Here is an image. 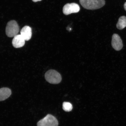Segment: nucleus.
Returning <instances> with one entry per match:
<instances>
[{"label": "nucleus", "instance_id": "obj_1", "mask_svg": "<svg viewBox=\"0 0 126 126\" xmlns=\"http://www.w3.org/2000/svg\"><path fill=\"white\" fill-rule=\"evenodd\" d=\"M81 5L89 10H95L100 8L105 4V0H79Z\"/></svg>", "mask_w": 126, "mask_h": 126}, {"label": "nucleus", "instance_id": "obj_2", "mask_svg": "<svg viewBox=\"0 0 126 126\" xmlns=\"http://www.w3.org/2000/svg\"><path fill=\"white\" fill-rule=\"evenodd\" d=\"M45 78L48 82L53 84H59L62 81V77L57 71L53 70H49L46 73Z\"/></svg>", "mask_w": 126, "mask_h": 126}, {"label": "nucleus", "instance_id": "obj_3", "mask_svg": "<svg viewBox=\"0 0 126 126\" xmlns=\"http://www.w3.org/2000/svg\"><path fill=\"white\" fill-rule=\"evenodd\" d=\"M19 31V27L17 22L11 20L8 23L6 28V35L9 37H14L17 35Z\"/></svg>", "mask_w": 126, "mask_h": 126}, {"label": "nucleus", "instance_id": "obj_4", "mask_svg": "<svg viewBox=\"0 0 126 126\" xmlns=\"http://www.w3.org/2000/svg\"><path fill=\"white\" fill-rule=\"evenodd\" d=\"M59 123L56 118L48 114L37 123V126H58Z\"/></svg>", "mask_w": 126, "mask_h": 126}, {"label": "nucleus", "instance_id": "obj_5", "mask_svg": "<svg viewBox=\"0 0 126 126\" xmlns=\"http://www.w3.org/2000/svg\"><path fill=\"white\" fill-rule=\"evenodd\" d=\"M80 10L79 6L78 4L75 3H67L63 7V12L64 15H67L72 13H77Z\"/></svg>", "mask_w": 126, "mask_h": 126}, {"label": "nucleus", "instance_id": "obj_6", "mask_svg": "<svg viewBox=\"0 0 126 126\" xmlns=\"http://www.w3.org/2000/svg\"><path fill=\"white\" fill-rule=\"evenodd\" d=\"M111 45L113 48L117 51H119L122 49L123 45L122 39L117 34H113L112 38Z\"/></svg>", "mask_w": 126, "mask_h": 126}, {"label": "nucleus", "instance_id": "obj_7", "mask_svg": "<svg viewBox=\"0 0 126 126\" xmlns=\"http://www.w3.org/2000/svg\"><path fill=\"white\" fill-rule=\"evenodd\" d=\"M25 40L20 34H18L14 37L12 41L13 46L15 48H20L24 45Z\"/></svg>", "mask_w": 126, "mask_h": 126}, {"label": "nucleus", "instance_id": "obj_8", "mask_svg": "<svg viewBox=\"0 0 126 126\" xmlns=\"http://www.w3.org/2000/svg\"><path fill=\"white\" fill-rule=\"evenodd\" d=\"M20 35L23 37L25 41H28L30 40L32 35L31 28L28 26L24 27L20 31Z\"/></svg>", "mask_w": 126, "mask_h": 126}, {"label": "nucleus", "instance_id": "obj_9", "mask_svg": "<svg viewBox=\"0 0 126 126\" xmlns=\"http://www.w3.org/2000/svg\"><path fill=\"white\" fill-rule=\"evenodd\" d=\"M11 94V91L8 88H3L0 89V101L8 98Z\"/></svg>", "mask_w": 126, "mask_h": 126}, {"label": "nucleus", "instance_id": "obj_10", "mask_svg": "<svg viewBox=\"0 0 126 126\" xmlns=\"http://www.w3.org/2000/svg\"><path fill=\"white\" fill-rule=\"evenodd\" d=\"M126 27V17L121 16L119 18L116 24V27L120 30H122Z\"/></svg>", "mask_w": 126, "mask_h": 126}, {"label": "nucleus", "instance_id": "obj_11", "mask_svg": "<svg viewBox=\"0 0 126 126\" xmlns=\"http://www.w3.org/2000/svg\"><path fill=\"white\" fill-rule=\"evenodd\" d=\"M73 107L70 102H64L63 103V109L64 111L66 112H70L71 111Z\"/></svg>", "mask_w": 126, "mask_h": 126}, {"label": "nucleus", "instance_id": "obj_12", "mask_svg": "<svg viewBox=\"0 0 126 126\" xmlns=\"http://www.w3.org/2000/svg\"><path fill=\"white\" fill-rule=\"evenodd\" d=\"M124 9L126 11V2L124 3Z\"/></svg>", "mask_w": 126, "mask_h": 126}, {"label": "nucleus", "instance_id": "obj_13", "mask_svg": "<svg viewBox=\"0 0 126 126\" xmlns=\"http://www.w3.org/2000/svg\"><path fill=\"white\" fill-rule=\"evenodd\" d=\"M32 0L34 1V2H37V1H41L42 0Z\"/></svg>", "mask_w": 126, "mask_h": 126}]
</instances>
